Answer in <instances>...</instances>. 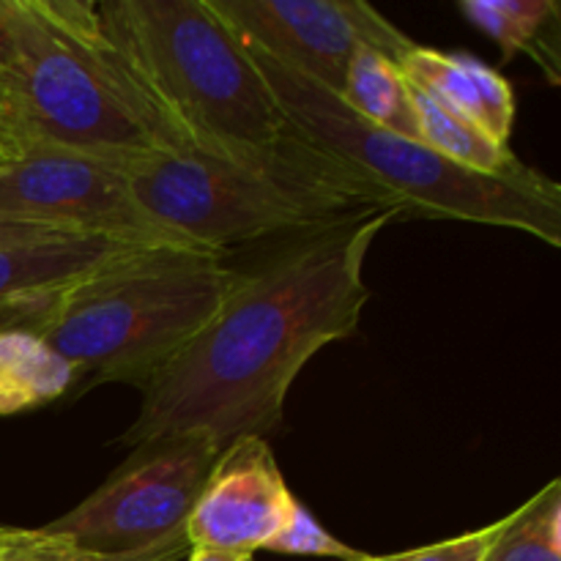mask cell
<instances>
[{
  "label": "cell",
  "mask_w": 561,
  "mask_h": 561,
  "mask_svg": "<svg viewBox=\"0 0 561 561\" xmlns=\"http://www.w3.org/2000/svg\"><path fill=\"white\" fill-rule=\"evenodd\" d=\"M400 217L394 208H365L239 272L217 316L142 387L140 414L118 442L137 447L203 433L225 449L274 431L307 362L359 327L370 301L365 261Z\"/></svg>",
  "instance_id": "obj_1"
},
{
  "label": "cell",
  "mask_w": 561,
  "mask_h": 561,
  "mask_svg": "<svg viewBox=\"0 0 561 561\" xmlns=\"http://www.w3.org/2000/svg\"><path fill=\"white\" fill-rule=\"evenodd\" d=\"M16 60L0 82L16 140L118 164L190 153L118 44L96 3L5 0Z\"/></svg>",
  "instance_id": "obj_2"
},
{
  "label": "cell",
  "mask_w": 561,
  "mask_h": 561,
  "mask_svg": "<svg viewBox=\"0 0 561 561\" xmlns=\"http://www.w3.org/2000/svg\"><path fill=\"white\" fill-rule=\"evenodd\" d=\"M241 44L277 99L288 135L332 159L381 208H394L403 217L414 214L520 230L548 247H561V186L557 181L524 162L493 175L460 168L425 142L359 118L337 93L279 64L255 44Z\"/></svg>",
  "instance_id": "obj_3"
},
{
  "label": "cell",
  "mask_w": 561,
  "mask_h": 561,
  "mask_svg": "<svg viewBox=\"0 0 561 561\" xmlns=\"http://www.w3.org/2000/svg\"><path fill=\"white\" fill-rule=\"evenodd\" d=\"M131 69L190 153L266 162L290 140L277 99L208 0L96 3Z\"/></svg>",
  "instance_id": "obj_4"
},
{
  "label": "cell",
  "mask_w": 561,
  "mask_h": 561,
  "mask_svg": "<svg viewBox=\"0 0 561 561\" xmlns=\"http://www.w3.org/2000/svg\"><path fill=\"white\" fill-rule=\"evenodd\" d=\"M236 279L222 255L142 247L58 290L36 332L75 365V394L110 381L142 389L217 316Z\"/></svg>",
  "instance_id": "obj_5"
},
{
  "label": "cell",
  "mask_w": 561,
  "mask_h": 561,
  "mask_svg": "<svg viewBox=\"0 0 561 561\" xmlns=\"http://www.w3.org/2000/svg\"><path fill=\"white\" fill-rule=\"evenodd\" d=\"M142 211L197 252L268 236L310 233L381 208L332 159L290 137L266 162H228L206 153H151L124 168Z\"/></svg>",
  "instance_id": "obj_6"
},
{
  "label": "cell",
  "mask_w": 561,
  "mask_h": 561,
  "mask_svg": "<svg viewBox=\"0 0 561 561\" xmlns=\"http://www.w3.org/2000/svg\"><path fill=\"white\" fill-rule=\"evenodd\" d=\"M222 449L203 433L137 444L85 502L44 529L104 557H186V520Z\"/></svg>",
  "instance_id": "obj_7"
},
{
  "label": "cell",
  "mask_w": 561,
  "mask_h": 561,
  "mask_svg": "<svg viewBox=\"0 0 561 561\" xmlns=\"http://www.w3.org/2000/svg\"><path fill=\"white\" fill-rule=\"evenodd\" d=\"M0 219L197 252L142 211L118 164L69 148L27 146L0 164Z\"/></svg>",
  "instance_id": "obj_8"
},
{
  "label": "cell",
  "mask_w": 561,
  "mask_h": 561,
  "mask_svg": "<svg viewBox=\"0 0 561 561\" xmlns=\"http://www.w3.org/2000/svg\"><path fill=\"white\" fill-rule=\"evenodd\" d=\"M214 14L247 44L340 93L351 55L373 47L405 58L416 42L362 0H208Z\"/></svg>",
  "instance_id": "obj_9"
},
{
  "label": "cell",
  "mask_w": 561,
  "mask_h": 561,
  "mask_svg": "<svg viewBox=\"0 0 561 561\" xmlns=\"http://www.w3.org/2000/svg\"><path fill=\"white\" fill-rule=\"evenodd\" d=\"M294 504L266 438H236L208 471L186 520V542L190 548L252 557L279 535Z\"/></svg>",
  "instance_id": "obj_10"
},
{
  "label": "cell",
  "mask_w": 561,
  "mask_h": 561,
  "mask_svg": "<svg viewBox=\"0 0 561 561\" xmlns=\"http://www.w3.org/2000/svg\"><path fill=\"white\" fill-rule=\"evenodd\" d=\"M398 66L411 85L507 146L515 124V96L496 69L471 55L438 53L422 44H414Z\"/></svg>",
  "instance_id": "obj_11"
},
{
  "label": "cell",
  "mask_w": 561,
  "mask_h": 561,
  "mask_svg": "<svg viewBox=\"0 0 561 561\" xmlns=\"http://www.w3.org/2000/svg\"><path fill=\"white\" fill-rule=\"evenodd\" d=\"M146 244L107 239V236H55L33 244L0 250V307L55 294L124 257Z\"/></svg>",
  "instance_id": "obj_12"
},
{
  "label": "cell",
  "mask_w": 561,
  "mask_h": 561,
  "mask_svg": "<svg viewBox=\"0 0 561 561\" xmlns=\"http://www.w3.org/2000/svg\"><path fill=\"white\" fill-rule=\"evenodd\" d=\"M77 370L33 329H0V416L42 409L75 392Z\"/></svg>",
  "instance_id": "obj_13"
},
{
  "label": "cell",
  "mask_w": 561,
  "mask_h": 561,
  "mask_svg": "<svg viewBox=\"0 0 561 561\" xmlns=\"http://www.w3.org/2000/svg\"><path fill=\"white\" fill-rule=\"evenodd\" d=\"M466 20L502 47L504 60L529 55L548 82H561L559 25L561 5L557 0H463Z\"/></svg>",
  "instance_id": "obj_14"
},
{
  "label": "cell",
  "mask_w": 561,
  "mask_h": 561,
  "mask_svg": "<svg viewBox=\"0 0 561 561\" xmlns=\"http://www.w3.org/2000/svg\"><path fill=\"white\" fill-rule=\"evenodd\" d=\"M345 107L373 126L394 131L409 140H420V121L411 102V82L392 58L373 47H359L351 55L343 91L337 93Z\"/></svg>",
  "instance_id": "obj_15"
},
{
  "label": "cell",
  "mask_w": 561,
  "mask_h": 561,
  "mask_svg": "<svg viewBox=\"0 0 561 561\" xmlns=\"http://www.w3.org/2000/svg\"><path fill=\"white\" fill-rule=\"evenodd\" d=\"M411 102H414L416 121H420V135L431 151L442 153L449 162L460 164L477 173H507L520 162L510 146L493 140L488 131H482L474 121L463 118L455 110L444 107L436 99L422 93L411 85Z\"/></svg>",
  "instance_id": "obj_16"
},
{
  "label": "cell",
  "mask_w": 561,
  "mask_h": 561,
  "mask_svg": "<svg viewBox=\"0 0 561 561\" xmlns=\"http://www.w3.org/2000/svg\"><path fill=\"white\" fill-rule=\"evenodd\" d=\"M482 561H561V482L551 480L540 493L499 520Z\"/></svg>",
  "instance_id": "obj_17"
},
{
  "label": "cell",
  "mask_w": 561,
  "mask_h": 561,
  "mask_svg": "<svg viewBox=\"0 0 561 561\" xmlns=\"http://www.w3.org/2000/svg\"><path fill=\"white\" fill-rule=\"evenodd\" d=\"M173 553H140V557H104L88 548L77 546L64 535L47 531L44 526L36 529H16L3 526L0 529V561H175Z\"/></svg>",
  "instance_id": "obj_18"
},
{
  "label": "cell",
  "mask_w": 561,
  "mask_h": 561,
  "mask_svg": "<svg viewBox=\"0 0 561 561\" xmlns=\"http://www.w3.org/2000/svg\"><path fill=\"white\" fill-rule=\"evenodd\" d=\"M263 551L285 553V557H318L337 561H354L362 557V551H356V548L345 546L337 537L329 535L299 502L294 504L279 535Z\"/></svg>",
  "instance_id": "obj_19"
},
{
  "label": "cell",
  "mask_w": 561,
  "mask_h": 561,
  "mask_svg": "<svg viewBox=\"0 0 561 561\" xmlns=\"http://www.w3.org/2000/svg\"><path fill=\"white\" fill-rule=\"evenodd\" d=\"M496 524L485 526V529L469 531V535L453 537V540L433 542V546L414 548V551L403 553H389V557H370V553H362L354 561H482L488 546H491L493 535H496Z\"/></svg>",
  "instance_id": "obj_20"
},
{
  "label": "cell",
  "mask_w": 561,
  "mask_h": 561,
  "mask_svg": "<svg viewBox=\"0 0 561 561\" xmlns=\"http://www.w3.org/2000/svg\"><path fill=\"white\" fill-rule=\"evenodd\" d=\"M55 294H58V290H55ZM55 294L36 296V299L16 301V305L0 307V329L22 327V329H33V332H36V327L42 323V318L47 316L49 301H53Z\"/></svg>",
  "instance_id": "obj_21"
},
{
  "label": "cell",
  "mask_w": 561,
  "mask_h": 561,
  "mask_svg": "<svg viewBox=\"0 0 561 561\" xmlns=\"http://www.w3.org/2000/svg\"><path fill=\"white\" fill-rule=\"evenodd\" d=\"M55 236H75L66 233V230L44 228V225H27V222H14V219H0V250L5 247H20V244H33V241L55 239Z\"/></svg>",
  "instance_id": "obj_22"
},
{
  "label": "cell",
  "mask_w": 561,
  "mask_h": 561,
  "mask_svg": "<svg viewBox=\"0 0 561 561\" xmlns=\"http://www.w3.org/2000/svg\"><path fill=\"white\" fill-rule=\"evenodd\" d=\"M16 60V47H14V33H11L9 22V3L0 0V82L11 75Z\"/></svg>",
  "instance_id": "obj_23"
},
{
  "label": "cell",
  "mask_w": 561,
  "mask_h": 561,
  "mask_svg": "<svg viewBox=\"0 0 561 561\" xmlns=\"http://www.w3.org/2000/svg\"><path fill=\"white\" fill-rule=\"evenodd\" d=\"M186 561H255L247 553H228V551H208V548H192L186 553Z\"/></svg>",
  "instance_id": "obj_24"
},
{
  "label": "cell",
  "mask_w": 561,
  "mask_h": 561,
  "mask_svg": "<svg viewBox=\"0 0 561 561\" xmlns=\"http://www.w3.org/2000/svg\"><path fill=\"white\" fill-rule=\"evenodd\" d=\"M5 159H9V157H5V153H0V164H3V162H5Z\"/></svg>",
  "instance_id": "obj_25"
},
{
  "label": "cell",
  "mask_w": 561,
  "mask_h": 561,
  "mask_svg": "<svg viewBox=\"0 0 561 561\" xmlns=\"http://www.w3.org/2000/svg\"><path fill=\"white\" fill-rule=\"evenodd\" d=\"M0 529H3V526H0Z\"/></svg>",
  "instance_id": "obj_26"
}]
</instances>
